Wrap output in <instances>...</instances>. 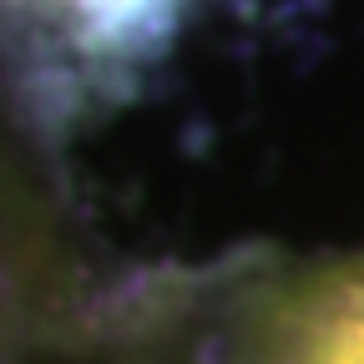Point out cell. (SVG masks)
Listing matches in <instances>:
<instances>
[{"instance_id": "6da1fadb", "label": "cell", "mask_w": 364, "mask_h": 364, "mask_svg": "<svg viewBox=\"0 0 364 364\" xmlns=\"http://www.w3.org/2000/svg\"><path fill=\"white\" fill-rule=\"evenodd\" d=\"M238 364H364V258L318 268L258 309Z\"/></svg>"}]
</instances>
